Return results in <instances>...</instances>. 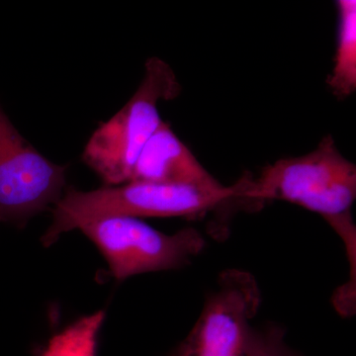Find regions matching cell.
Listing matches in <instances>:
<instances>
[{
    "instance_id": "cell-1",
    "label": "cell",
    "mask_w": 356,
    "mask_h": 356,
    "mask_svg": "<svg viewBox=\"0 0 356 356\" xmlns=\"http://www.w3.org/2000/svg\"><path fill=\"white\" fill-rule=\"evenodd\" d=\"M240 182L215 188L184 184L130 181L91 191L70 187L53 207V221L42 238L50 247L81 222L104 216L170 218L195 216L222 202L240 198Z\"/></svg>"
},
{
    "instance_id": "cell-2",
    "label": "cell",
    "mask_w": 356,
    "mask_h": 356,
    "mask_svg": "<svg viewBox=\"0 0 356 356\" xmlns=\"http://www.w3.org/2000/svg\"><path fill=\"white\" fill-rule=\"evenodd\" d=\"M241 197L286 201L318 213L329 222L351 213L356 198L355 165L327 136L311 153L281 159L255 179H241Z\"/></svg>"
},
{
    "instance_id": "cell-3",
    "label": "cell",
    "mask_w": 356,
    "mask_h": 356,
    "mask_svg": "<svg viewBox=\"0 0 356 356\" xmlns=\"http://www.w3.org/2000/svg\"><path fill=\"white\" fill-rule=\"evenodd\" d=\"M180 90L170 65L161 58H149L132 97L89 138L83 152L84 163L107 186L130 181L143 147L163 122L159 103L175 99Z\"/></svg>"
},
{
    "instance_id": "cell-4",
    "label": "cell",
    "mask_w": 356,
    "mask_h": 356,
    "mask_svg": "<svg viewBox=\"0 0 356 356\" xmlns=\"http://www.w3.org/2000/svg\"><path fill=\"white\" fill-rule=\"evenodd\" d=\"M261 293L252 273L227 269L204 304L197 322L172 356H259L264 330L252 322Z\"/></svg>"
},
{
    "instance_id": "cell-5",
    "label": "cell",
    "mask_w": 356,
    "mask_h": 356,
    "mask_svg": "<svg viewBox=\"0 0 356 356\" xmlns=\"http://www.w3.org/2000/svg\"><path fill=\"white\" fill-rule=\"evenodd\" d=\"M76 229L100 250L117 280L180 268L205 248V240L196 229L168 235L138 218L98 217L81 222Z\"/></svg>"
},
{
    "instance_id": "cell-6",
    "label": "cell",
    "mask_w": 356,
    "mask_h": 356,
    "mask_svg": "<svg viewBox=\"0 0 356 356\" xmlns=\"http://www.w3.org/2000/svg\"><path fill=\"white\" fill-rule=\"evenodd\" d=\"M67 166L44 158L0 106V222L25 224L55 206L65 191Z\"/></svg>"
},
{
    "instance_id": "cell-7",
    "label": "cell",
    "mask_w": 356,
    "mask_h": 356,
    "mask_svg": "<svg viewBox=\"0 0 356 356\" xmlns=\"http://www.w3.org/2000/svg\"><path fill=\"white\" fill-rule=\"evenodd\" d=\"M130 181L193 185L207 188L222 185L163 121L143 147L134 165Z\"/></svg>"
},
{
    "instance_id": "cell-8",
    "label": "cell",
    "mask_w": 356,
    "mask_h": 356,
    "mask_svg": "<svg viewBox=\"0 0 356 356\" xmlns=\"http://www.w3.org/2000/svg\"><path fill=\"white\" fill-rule=\"evenodd\" d=\"M337 6L339 37L327 84L339 99H346L356 90V1L339 0Z\"/></svg>"
},
{
    "instance_id": "cell-9",
    "label": "cell",
    "mask_w": 356,
    "mask_h": 356,
    "mask_svg": "<svg viewBox=\"0 0 356 356\" xmlns=\"http://www.w3.org/2000/svg\"><path fill=\"white\" fill-rule=\"evenodd\" d=\"M104 311L84 316L51 337L41 356H96Z\"/></svg>"
},
{
    "instance_id": "cell-10",
    "label": "cell",
    "mask_w": 356,
    "mask_h": 356,
    "mask_svg": "<svg viewBox=\"0 0 356 356\" xmlns=\"http://www.w3.org/2000/svg\"><path fill=\"white\" fill-rule=\"evenodd\" d=\"M284 330L280 327L264 330V341L259 356H302L285 343Z\"/></svg>"
}]
</instances>
